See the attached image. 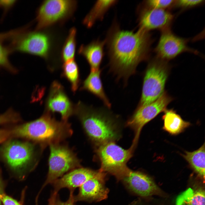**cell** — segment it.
Wrapping results in <instances>:
<instances>
[{"mask_svg": "<svg viewBox=\"0 0 205 205\" xmlns=\"http://www.w3.org/2000/svg\"><path fill=\"white\" fill-rule=\"evenodd\" d=\"M105 40L110 71L126 83L135 73L138 64L148 58L151 42L150 34L140 29L135 32L122 30L114 23Z\"/></svg>", "mask_w": 205, "mask_h": 205, "instance_id": "6da1fadb", "label": "cell"}, {"mask_svg": "<svg viewBox=\"0 0 205 205\" xmlns=\"http://www.w3.org/2000/svg\"><path fill=\"white\" fill-rule=\"evenodd\" d=\"M74 112L89 139L97 147L114 142L120 137L118 121L107 110L95 108L79 102L75 107Z\"/></svg>", "mask_w": 205, "mask_h": 205, "instance_id": "7a4b0ae2", "label": "cell"}, {"mask_svg": "<svg viewBox=\"0 0 205 205\" xmlns=\"http://www.w3.org/2000/svg\"><path fill=\"white\" fill-rule=\"evenodd\" d=\"M72 133L67 121H57L48 112L36 120L17 126L9 134L26 138L44 147L60 143Z\"/></svg>", "mask_w": 205, "mask_h": 205, "instance_id": "3957f363", "label": "cell"}, {"mask_svg": "<svg viewBox=\"0 0 205 205\" xmlns=\"http://www.w3.org/2000/svg\"><path fill=\"white\" fill-rule=\"evenodd\" d=\"M133 151L130 148L123 149L114 142L97 146L96 153L101 163L99 170L114 176L118 181H122L132 171L127 163L132 157Z\"/></svg>", "mask_w": 205, "mask_h": 205, "instance_id": "277c9868", "label": "cell"}, {"mask_svg": "<svg viewBox=\"0 0 205 205\" xmlns=\"http://www.w3.org/2000/svg\"><path fill=\"white\" fill-rule=\"evenodd\" d=\"M166 62L157 58L148 65L144 75L141 97L137 107L153 102L164 92L169 74Z\"/></svg>", "mask_w": 205, "mask_h": 205, "instance_id": "5b68a950", "label": "cell"}, {"mask_svg": "<svg viewBox=\"0 0 205 205\" xmlns=\"http://www.w3.org/2000/svg\"><path fill=\"white\" fill-rule=\"evenodd\" d=\"M24 27L10 40L9 48L11 52L16 51L47 58L49 54L51 41L50 37L40 30H27Z\"/></svg>", "mask_w": 205, "mask_h": 205, "instance_id": "8992f818", "label": "cell"}, {"mask_svg": "<svg viewBox=\"0 0 205 205\" xmlns=\"http://www.w3.org/2000/svg\"><path fill=\"white\" fill-rule=\"evenodd\" d=\"M50 146L48 171L40 192L47 185L52 184L65 173L81 167L80 160L68 146L60 143L51 144Z\"/></svg>", "mask_w": 205, "mask_h": 205, "instance_id": "52a82bcc", "label": "cell"}, {"mask_svg": "<svg viewBox=\"0 0 205 205\" xmlns=\"http://www.w3.org/2000/svg\"><path fill=\"white\" fill-rule=\"evenodd\" d=\"M75 0L44 1L37 10L36 30H40L71 16L76 9Z\"/></svg>", "mask_w": 205, "mask_h": 205, "instance_id": "ba28073f", "label": "cell"}, {"mask_svg": "<svg viewBox=\"0 0 205 205\" xmlns=\"http://www.w3.org/2000/svg\"><path fill=\"white\" fill-rule=\"evenodd\" d=\"M172 98L164 92L157 99L149 104L137 107L128 120L126 125L134 131V136L130 147L134 150L144 126L161 112H164Z\"/></svg>", "mask_w": 205, "mask_h": 205, "instance_id": "9c48e42d", "label": "cell"}, {"mask_svg": "<svg viewBox=\"0 0 205 205\" xmlns=\"http://www.w3.org/2000/svg\"><path fill=\"white\" fill-rule=\"evenodd\" d=\"M34 145L27 142L9 141L2 147V156L11 169L20 171L25 169L33 162L35 156Z\"/></svg>", "mask_w": 205, "mask_h": 205, "instance_id": "30bf717a", "label": "cell"}, {"mask_svg": "<svg viewBox=\"0 0 205 205\" xmlns=\"http://www.w3.org/2000/svg\"><path fill=\"white\" fill-rule=\"evenodd\" d=\"M158 44L155 48L157 58L167 61L185 52L198 54L189 48L187 40L173 34L169 28L161 31Z\"/></svg>", "mask_w": 205, "mask_h": 205, "instance_id": "8fae6325", "label": "cell"}, {"mask_svg": "<svg viewBox=\"0 0 205 205\" xmlns=\"http://www.w3.org/2000/svg\"><path fill=\"white\" fill-rule=\"evenodd\" d=\"M99 171L96 176L87 180L79 187L78 194L74 196L75 202H97L107 198L109 190L105 185L107 173Z\"/></svg>", "mask_w": 205, "mask_h": 205, "instance_id": "7c38bea8", "label": "cell"}, {"mask_svg": "<svg viewBox=\"0 0 205 205\" xmlns=\"http://www.w3.org/2000/svg\"><path fill=\"white\" fill-rule=\"evenodd\" d=\"M173 18V15L165 10L145 7L141 10L139 15V29L147 32L169 29Z\"/></svg>", "mask_w": 205, "mask_h": 205, "instance_id": "4fadbf2b", "label": "cell"}, {"mask_svg": "<svg viewBox=\"0 0 205 205\" xmlns=\"http://www.w3.org/2000/svg\"><path fill=\"white\" fill-rule=\"evenodd\" d=\"M122 181L126 188L134 193L145 197L161 195V190L148 176L138 171H132Z\"/></svg>", "mask_w": 205, "mask_h": 205, "instance_id": "5bb4252c", "label": "cell"}, {"mask_svg": "<svg viewBox=\"0 0 205 205\" xmlns=\"http://www.w3.org/2000/svg\"><path fill=\"white\" fill-rule=\"evenodd\" d=\"M48 112H58L63 120L67 121L74 112L73 105L65 93L63 87L59 82L52 84L46 102Z\"/></svg>", "mask_w": 205, "mask_h": 205, "instance_id": "9a60e30c", "label": "cell"}, {"mask_svg": "<svg viewBox=\"0 0 205 205\" xmlns=\"http://www.w3.org/2000/svg\"><path fill=\"white\" fill-rule=\"evenodd\" d=\"M99 170L95 171L80 167L68 172L55 181L53 184V192L58 193L61 189L67 188L74 191L89 179L96 176Z\"/></svg>", "mask_w": 205, "mask_h": 205, "instance_id": "2e32d148", "label": "cell"}, {"mask_svg": "<svg viewBox=\"0 0 205 205\" xmlns=\"http://www.w3.org/2000/svg\"><path fill=\"white\" fill-rule=\"evenodd\" d=\"M105 40H96L87 45H81L78 50V53L83 56L88 63L91 71L100 69V67L104 55V48Z\"/></svg>", "mask_w": 205, "mask_h": 205, "instance_id": "e0dca14e", "label": "cell"}, {"mask_svg": "<svg viewBox=\"0 0 205 205\" xmlns=\"http://www.w3.org/2000/svg\"><path fill=\"white\" fill-rule=\"evenodd\" d=\"M101 70L91 71L83 82V89L89 91L102 101L108 108L111 104L105 93L101 78Z\"/></svg>", "mask_w": 205, "mask_h": 205, "instance_id": "ac0fdd59", "label": "cell"}, {"mask_svg": "<svg viewBox=\"0 0 205 205\" xmlns=\"http://www.w3.org/2000/svg\"><path fill=\"white\" fill-rule=\"evenodd\" d=\"M164 112L163 129L170 134H178L190 125L189 122L184 120L173 109H166Z\"/></svg>", "mask_w": 205, "mask_h": 205, "instance_id": "d6986e66", "label": "cell"}, {"mask_svg": "<svg viewBox=\"0 0 205 205\" xmlns=\"http://www.w3.org/2000/svg\"><path fill=\"white\" fill-rule=\"evenodd\" d=\"M117 1L112 0L97 1L85 17L83 23L87 27H91L96 21L102 20L106 13Z\"/></svg>", "mask_w": 205, "mask_h": 205, "instance_id": "ffe728a7", "label": "cell"}, {"mask_svg": "<svg viewBox=\"0 0 205 205\" xmlns=\"http://www.w3.org/2000/svg\"><path fill=\"white\" fill-rule=\"evenodd\" d=\"M197 175L204 181L205 179V145L192 152L185 151L182 155Z\"/></svg>", "mask_w": 205, "mask_h": 205, "instance_id": "44dd1931", "label": "cell"}, {"mask_svg": "<svg viewBox=\"0 0 205 205\" xmlns=\"http://www.w3.org/2000/svg\"><path fill=\"white\" fill-rule=\"evenodd\" d=\"M204 190L189 188L180 194L176 200V205H205Z\"/></svg>", "mask_w": 205, "mask_h": 205, "instance_id": "7402d4cb", "label": "cell"}, {"mask_svg": "<svg viewBox=\"0 0 205 205\" xmlns=\"http://www.w3.org/2000/svg\"><path fill=\"white\" fill-rule=\"evenodd\" d=\"M64 76L70 82L73 92L77 89L79 83V74L77 65L74 59L65 62L63 66Z\"/></svg>", "mask_w": 205, "mask_h": 205, "instance_id": "603a6c76", "label": "cell"}, {"mask_svg": "<svg viewBox=\"0 0 205 205\" xmlns=\"http://www.w3.org/2000/svg\"><path fill=\"white\" fill-rule=\"evenodd\" d=\"M76 32L75 28H71L64 43L61 52V58L64 62L74 59L76 48Z\"/></svg>", "mask_w": 205, "mask_h": 205, "instance_id": "cb8c5ba5", "label": "cell"}, {"mask_svg": "<svg viewBox=\"0 0 205 205\" xmlns=\"http://www.w3.org/2000/svg\"><path fill=\"white\" fill-rule=\"evenodd\" d=\"M6 40L3 35L0 36V67H3L11 71L15 69L11 65L9 59V55L11 51L9 47L5 46L3 41Z\"/></svg>", "mask_w": 205, "mask_h": 205, "instance_id": "d4e9b609", "label": "cell"}, {"mask_svg": "<svg viewBox=\"0 0 205 205\" xmlns=\"http://www.w3.org/2000/svg\"><path fill=\"white\" fill-rule=\"evenodd\" d=\"M176 0H149L144 2L146 7L164 9L175 5Z\"/></svg>", "mask_w": 205, "mask_h": 205, "instance_id": "484cf974", "label": "cell"}, {"mask_svg": "<svg viewBox=\"0 0 205 205\" xmlns=\"http://www.w3.org/2000/svg\"><path fill=\"white\" fill-rule=\"evenodd\" d=\"M202 0H176L175 5L183 8L195 7L204 3Z\"/></svg>", "mask_w": 205, "mask_h": 205, "instance_id": "4316f807", "label": "cell"}, {"mask_svg": "<svg viewBox=\"0 0 205 205\" xmlns=\"http://www.w3.org/2000/svg\"><path fill=\"white\" fill-rule=\"evenodd\" d=\"M0 198L4 205H21L17 200L3 193L0 194Z\"/></svg>", "mask_w": 205, "mask_h": 205, "instance_id": "83f0119b", "label": "cell"}, {"mask_svg": "<svg viewBox=\"0 0 205 205\" xmlns=\"http://www.w3.org/2000/svg\"><path fill=\"white\" fill-rule=\"evenodd\" d=\"M74 191L70 190V194L68 199L65 202L61 201L60 199L59 196L56 197L55 205H74L75 202L74 200V196L73 192Z\"/></svg>", "mask_w": 205, "mask_h": 205, "instance_id": "f1b7e54d", "label": "cell"}, {"mask_svg": "<svg viewBox=\"0 0 205 205\" xmlns=\"http://www.w3.org/2000/svg\"><path fill=\"white\" fill-rule=\"evenodd\" d=\"M16 0H0V7L2 8L5 13L10 9L16 3Z\"/></svg>", "mask_w": 205, "mask_h": 205, "instance_id": "f546056e", "label": "cell"}, {"mask_svg": "<svg viewBox=\"0 0 205 205\" xmlns=\"http://www.w3.org/2000/svg\"><path fill=\"white\" fill-rule=\"evenodd\" d=\"M58 193L53 192L48 200V205H55V202Z\"/></svg>", "mask_w": 205, "mask_h": 205, "instance_id": "4dcf8cb0", "label": "cell"}, {"mask_svg": "<svg viewBox=\"0 0 205 205\" xmlns=\"http://www.w3.org/2000/svg\"><path fill=\"white\" fill-rule=\"evenodd\" d=\"M129 205H142L140 200H137L133 202Z\"/></svg>", "mask_w": 205, "mask_h": 205, "instance_id": "1f68e13d", "label": "cell"}, {"mask_svg": "<svg viewBox=\"0 0 205 205\" xmlns=\"http://www.w3.org/2000/svg\"><path fill=\"white\" fill-rule=\"evenodd\" d=\"M2 132H0V142L5 138L7 136L6 134H4L3 132L2 134Z\"/></svg>", "mask_w": 205, "mask_h": 205, "instance_id": "d6a6232c", "label": "cell"}, {"mask_svg": "<svg viewBox=\"0 0 205 205\" xmlns=\"http://www.w3.org/2000/svg\"><path fill=\"white\" fill-rule=\"evenodd\" d=\"M1 181H0V194L3 193V189ZM1 202L0 198V205H1Z\"/></svg>", "mask_w": 205, "mask_h": 205, "instance_id": "836d02e7", "label": "cell"}, {"mask_svg": "<svg viewBox=\"0 0 205 205\" xmlns=\"http://www.w3.org/2000/svg\"><path fill=\"white\" fill-rule=\"evenodd\" d=\"M3 122L4 120L3 117L0 116V124H3Z\"/></svg>", "mask_w": 205, "mask_h": 205, "instance_id": "e575fe53", "label": "cell"}]
</instances>
